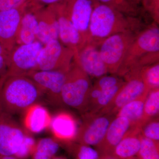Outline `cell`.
I'll return each mask as SVG.
<instances>
[{"instance_id":"cell-1","label":"cell","mask_w":159,"mask_h":159,"mask_svg":"<svg viewBox=\"0 0 159 159\" xmlns=\"http://www.w3.org/2000/svg\"><path fill=\"white\" fill-rule=\"evenodd\" d=\"M43 96L42 90L25 75L6 73L0 78V110L11 116L23 113Z\"/></svg>"},{"instance_id":"cell-2","label":"cell","mask_w":159,"mask_h":159,"mask_svg":"<svg viewBox=\"0 0 159 159\" xmlns=\"http://www.w3.org/2000/svg\"><path fill=\"white\" fill-rule=\"evenodd\" d=\"M142 25L136 16L127 15L97 2L90 22V43L99 47L104 39L114 34L129 31L139 32Z\"/></svg>"},{"instance_id":"cell-3","label":"cell","mask_w":159,"mask_h":159,"mask_svg":"<svg viewBox=\"0 0 159 159\" xmlns=\"http://www.w3.org/2000/svg\"><path fill=\"white\" fill-rule=\"evenodd\" d=\"M92 86L90 77L74 60L62 87L63 104L76 109L82 113L85 110Z\"/></svg>"},{"instance_id":"cell-4","label":"cell","mask_w":159,"mask_h":159,"mask_svg":"<svg viewBox=\"0 0 159 159\" xmlns=\"http://www.w3.org/2000/svg\"><path fill=\"white\" fill-rule=\"evenodd\" d=\"M154 22L139 32L126 52L116 74L122 77L144 56L159 52V29Z\"/></svg>"},{"instance_id":"cell-5","label":"cell","mask_w":159,"mask_h":159,"mask_svg":"<svg viewBox=\"0 0 159 159\" xmlns=\"http://www.w3.org/2000/svg\"><path fill=\"white\" fill-rule=\"evenodd\" d=\"M139 32L118 33L104 39L99 46L100 56L108 73L116 74L126 52Z\"/></svg>"},{"instance_id":"cell-6","label":"cell","mask_w":159,"mask_h":159,"mask_svg":"<svg viewBox=\"0 0 159 159\" xmlns=\"http://www.w3.org/2000/svg\"><path fill=\"white\" fill-rule=\"evenodd\" d=\"M75 53L59 40L44 45L40 52L35 70L68 71L74 61Z\"/></svg>"},{"instance_id":"cell-7","label":"cell","mask_w":159,"mask_h":159,"mask_svg":"<svg viewBox=\"0 0 159 159\" xmlns=\"http://www.w3.org/2000/svg\"><path fill=\"white\" fill-rule=\"evenodd\" d=\"M116 116L98 112L83 114L75 142L89 146H97L102 141L109 126Z\"/></svg>"},{"instance_id":"cell-8","label":"cell","mask_w":159,"mask_h":159,"mask_svg":"<svg viewBox=\"0 0 159 159\" xmlns=\"http://www.w3.org/2000/svg\"><path fill=\"white\" fill-rule=\"evenodd\" d=\"M43 45L38 41L29 44L16 45L9 53L6 74L25 75L35 70Z\"/></svg>"},{"instance_id":"cell-9","label":"cell","mask_w":159,"mask_h":159,"mask_svg":"<svg viewBox=\"0 0 159 159\" xmlns=\"http://www.w3.org/2000/svg\"><path fill=\"white\" fill-rule=\"evenodd\" d=\"M29 133L11 115L0 110V156H15Z\"/></svg>"},{"instance_id":"cell-10","label":"cell","mask_w":159,"mask_h":159,"mask_svg":"<svg viewBox=\"0 0 159 159\" xmlns=\"http://www.w3.org/2000/svg\"><path fill=\"white\" fill-rule=\"evenodd\" d=\"M68 71L33 70L25 76L30 78L42 90L51 104L62 106L61 90Z\"/></svg>"},{"instance_id":"cell-11","label":"cell","mask_w":159,"mask_h":159,"mask_svg":"<svg viewBox=\"0 0 159 159\" xmlns=\"http://www.w3.org/2000/svg\"><path fill=\"white\" fill-rule=\"evenodd\" d=\"M50 6L58 22L59 40L64 45L73 50L76 54L87 43L72 23L62 2Z\"/></svg>"},{"instance_id":"cell-12","label":"cell","mask_w":159,"mask_h":159,"mask_svg":"<svg viewBox=\"0 0 159 159\" xmlns=\"http://www.w3.org/2000/svg\"><path fill=\"white\" fill-rule=\"evenodd\" d=\"M149 91L141 74L132 77L125 81L111 102L99 112L116 116L119 110L124 105L148 93Z\"/></svg>"},{"instance_id":"cell-13","label":"cell","mask_w":159,"mask_h":159,"mask_svg":"<svg viewBox=\"0 0 159 159\" xmlns=\"http://www.w3.org/2000/svg\"><path fill=\"white\" fill-rule=\"evenodd\" d=\"M96 0H64L70 18L87 43L90 42L89 25Z\"/></svg>"},{"instance_id":"cell-14","label":"cell","mask_w":159,"mask_h":159,"mask_svg":"<svg viewBox=\"0 0 159 159\" xmlns=\"http://www.w3.org/2000/svg\"><path fill=\"white\" fill-rule=\"evenodd\" d=\"M25 2L14 9L0 11V43L9 53L16 45V34Z\"/></svg>"},{"instance_id":"cell-15","label":"cell","mask_w":159,"mask_h":159,"mask_svg":"<svg viewBox=\"0 0 159 159\" xmlns=\"http://www.w3.org/2000/svg\"><path fill=\"white\" fill-rule=\"evenodd\" d=\"M74 60L90 77L98 79L108 73L99 47L93 43H86L75 54Z\"/></svg>"},{"instance_id":"cell-16","label":"cell","mask_w":159,"mask_h":159,"mask_svg":"<svg viewBox=\"0 0 159 159\" xmlns=\"http://www.w3.org/2000/svg\"><path fill=\"white\" fill-rule=\"evenodd\" d=\"M78 127L77 120L73 115L61 111L52 117L49 128L53 138L65 144L75 142Z\"/></svg>"},{"instance_id":"cell-17","label":"cell","mask_w":159,"mask_h":159,"mask_svg":"<svg viewBox=\"0 0 159 159\" xmlns=\"http://www.w3.org/2000/svg\"><path fill=\"white\" fill-rule=\"evenodd\" d=\"M130 128V123L126 118L116 116L102 141L96 146L101 156L112 154L116 146Z\"/></svg>"},{"instance_id":"cell-18","label":"cell","mask_w":159,"mask_h":159,"mask_svg":"<svg viewBox=\"0 0 159 159\" xmlns=\"http://www.w3.org/2000/svg\"><path fill=\"white\" fill-rule=\"evenodd\" d=\"M25 4L16 34V45L29 44L38 41L39 29L36 12L42 8L30 5L26 1Z\"/></svg>"},{"instance_id":"cell-19","label":"cell","mask_w":159,"mask_h":159,"mask_svg":"<svg viewBox=\"0 0 159 159\" xmlns=\"http://www.w3.org/2000/svg\"><path fill=\"white\" fill-rule=\"evenodd\" d=\"M38 25L37 39L43 45L54 40H59L58 22L50 6L41 8L36 11Z\"/></svg>"},{"instance_id":"cell-20","label":"cell","mask_w":159,"mask_h":159,"mask_svg":"<svg viewBox=\"0 0 159 159\" xmlns=\"http://www.w3.org/2000/svg\"><path fill=\"white\" fill-rule=\"evenodd\" d=\"M23 113V125L30 133H39L50 127L52 117L47 108L38 102L29 107Z\"/></svg>"},{"instance_id":"cell-21","label":"cell","mask_w":159,"mask_h":159,"mask_svg":"<svg viewBox=\"0 0 159 159\" xmlns=\"http://www.w3.org/2000/svg\"><path fill=\"white\" fill-rule=\"evenodd\" d=\"M142 137L139 127H131L116 146L112 155L118 159L136 157L141 147Z\"/></svg>"},{"instance_id":"cell-22","label":"cell","mask_w":159,"mask_h":159,"mask_svg":"<svg viewBox=\"0 0 159 159\" xmlns=\"http://www.w3.org/2000/svg\"><path fill=\"white\" fill-rule=\"evenodd\" d=\"M148 93L131 101L122 107L116 116L124 117L129 121L131 127H140L143 123L144 106Z\"/></svg>"},{"instance_id":"cell-23","label":"cell","mask_w":159,"mask_h":159,"mask_svg":"<svg viewBox=\"0 0 159 159\" xmlns=\"http://www.w3.org/2000/svg\"><path fill=\"white\" fill-rule=\"evenodd\" d=\"M58 142L54 138L42 139L36 142L31 159H51L59 149Z\"/></svg>"},{"instance_id":"cell-24","label":"cell","mask_w":159,"mask_h":159,"mask_svg":"<svg viewBox=\"0 0 159 159\" xmlns=\"http://www.w3.org/2000/svg\"><path fill=\"white\" fill-rule=\"evenodd\" d=\"M125 83V81H123L115 86L102 90L96 101L82 114L97 113L104 108L111 102Z\"/></svg>"},{"instance_id":"cell-25","label":"cell","mask_w":159,"mask_h":159,"mask_svg":"<svg viewBox=\"0 0 159 159\" xmlns=\"http://www.w3.org/2000/svg\"><path fill=\"white\" fill-rule=\"evenodd\" d=\"M74 159H99V152L89 145L76 142L65 144Z\"/></svg>"},{"instance_id":"cell-26","label":"cell","mask_w":159,"mask_h":159,"mask_svg":"<svg viewBox=\"0 0 159 159\" xmlns=\"http://www.w3.org/2000/svg\"><path fill=\"white\" fill-rule=\"evenodd\" d=\"M159 88L150 90L148 91L144 103L142 124L149 119L159 117Z\"/></svg>"},{"instance_id":"cell-27","label":"cell","mask_w":159,"mask_h":159,"mask_svg":"<svg viewBox=\"0 0 159 159\" xmlns=\"http://www.w3.org/2000/svg\"><path fill=\"white\" fill-rule=\"evenodd\" d=\"M141 76L149 90L159 88V62L142 67Z\"/></svg>"},{"instance_id":"cell-28","label":"cell","mask_w":159,"mask_h":159,"mask_svg":"<svg viewBox=\"0 0 159 159\" xmlns=\"http://www.w3.org/2000/svg\"><path fill=\"white\" fill-rule=\"evenodd\" d=\"M137 156L139 159H159V142L142 136Z\"/></svg>"},{"instance_id":"cell-29","label":"cell","mask_w":159,"mask_h":159,"mask_svg":"<svg viewBox=\"0 0 159 159\" xmlns=\"http://www.w3.org/2000/svg\"><path fill=\"white\" fill-rule=\"evenodd\" d=\"M98 2L105 4L119 10L122 13L130 16H136L139 13L137 6L129 2L128 0H96Z\"/></svg>"},{"instance_id":"cell-30","label":"cell","mask_w":159,"mask_h":159,"mask_svg":"<svg viewBox=\"0 0 159 159\" xmlns=\"http://www.w3.org/2000/svg\"><path fill=\"white\" fill-rule=\"evenodd\" d=\"M139 128L142 137L159 142V117L147 120L142 124Z\"/></svg>"},{"instance_id":"cell-31","label":"cell","mask_w":159,"mask_h":159,"mask_svg":"<svg viewBox=\"0 0 159 159\" xmlns=\"http://www.w3.org/2000/svg\"><path fill=\"white\" fill-rule=\"evenodd\" d=\"M36 142L31 134H28L24 139L19 150L14 157L19 159H26L31 157Z\"/></svg>"},{"instance_id":"cell-32","label":"cell","mask_w":159,"mask_h":159,"mask_svg":"<svg viewBox=\"0 0 159 159\" xmlns=\"http://www.w3.org/2000/svg\"><path fill=\"white\" fill-rule=\"evenodd\" d=\"M124 81L122 77H119L116 74H111L110 75L107 74L98 78L93 85L99 89L104 90L115 86Z\"/></svg>"},{"instance_id":"cell-33","label":"cell","mask_w":159,"mask_h":159,"mask_svg":"<svg viewBox=\"0 0 159 159\" xmlns=\"http://www.w3.org/2000/svg\"><path fill=\"white\" fill-rule=\"evenodd\" d=\"M143 6L149 12L154 22L158 25L159 22V0H143Z\"/></svg>"},{"instance_id":"cell-34","label":"cell","mask_w":159,"mask_h":159,"mask_svg":"<svg viewBox=\"0 0 159 159\" xmlns=\"http://www.w3.org/2000/svg\"><path fill=\"white\" fill-rule=\"evenodd\" d=\"M25 1L26 0H0V11L17 8Z\"/></svg>"},{"instance_id":"cell-35","label":"cell","mask_w":159,"mask_h":159,"mask_svg":"<svg viewBox=\"0 0 159 159\" xmlns=\"http://www.w3.org/2000/svg\"><path fill=\"white\" fill-rule=\"evenodd\" d=\"M64 1V0H26V2L33 6L45 7L62 2Z\"/></svg>"},{"instance_id":"cell-36","label":"cell","mask_w":159,"mask_h":159,"mask_svg":"<svg viewBox=\"0 0 159 159\" xmlns=\"http://www.w3.org/2000/svg\"><path fill=\"white\" fill-rule=\"evenodd\" d=\"M8 60V57L0 56V78L6 73Z\"/></svg>"},{"instance_id":"cell-37","label":"cell","mask_w":159,"mask_h":159,"mask_svg":"<svg viewBox=\"0 0 159 159\" xmlns=\"http://www.w3.org/2000/svg\"><path fill=\"white\" fill-rule=\"evenodd\" d=\"M9 52L6 49L4 48V47L2 45V44L0 43V56H5V57H8L9 55Z\"/></svg>"},{"instance_id":"cell-38","label":"cell","mask_w":159,"mask_h":159,"mask_svg":"<svg viewBox=\"0 0 159 159\" xmlns=\"http://www.w3.org/2000/svg\"><path fill=\"white\" fill-rule=\"evenodd\" d=\"M99 159H118L114 157L112 155L100 156Z\"/></svg>"},{"instance_id":"cell-39","label":"cell","mask_w":159,"mask_h":159,"mask_svg":"<svg viewBox=\"0 0 159 159\" xmlns=\"http://www.w3.org/2000/svg\"><path fill=\"white\" fill-rule=\"evenodd\" d=\"M0 159H19L12 156H0Z\"/></svg>"},{"instance_id":"cell-40","label":"cell","mask_w":159,"mask_h":159,"mask_svg":"<svg viewBox=\"0 0 159 159\" xmlns=\"http://www.w3.org/2000/svg\"><path fill=\"white\" fill-rule=\"evenodd\" d=\"M128 1L129 2H130L131 3H132V4L137 6V5H138V4L142 2L143 0H128Z\"/></svg>"},{"instance_id":"cell-41","label":"cell","mask_w":159,"mask_h":159,"mask_svg":"<svg viewBox=\"0 0 159 159\" xmlns=\"http://www.w3.org/2000/svg\"><path fill=\"white\" fill-rule=\"evenodd\" d=\"M51 159H66L65 158L62 157H56L55 156L53 158Z\"/></svg>"},{"instance_id":"cell-42","label":"cell","mask_w":159,"mask_h":159,"mask_svg":"<svg viewBox=\"0 0 159 159\" xmlns=\"http://www.w3.org/2000/svg\"><path fill=\"white\" fill-rule=\"evenodd\" d=\"M128 159H139V158L138 157H133L131 158Z\"/></svg>"}]
</instances>
